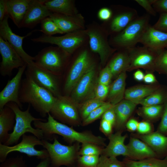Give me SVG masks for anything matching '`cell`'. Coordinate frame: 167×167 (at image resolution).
<instances>
[{"instance_id": "cell-1", "label": "cell", "mask_w": 167, "mask_h": 167, "mask_svg": "<svg viewBox=\"0 0 167 167\" xmlns=\"http://www.w3.org/2000/svg\"><path fill=\"white\" fill-rule=\"evenodd\" d=\"M33 124L35 128L42 130L44 139L48 141L53 140V135L57 134L62 136L63 140L70 145L78 142L81 143H92L103 147L107 146L105 138L95 135L90 131H77L72 126H69L57 121L49 113L48 114L46 121H35Z\"/></svg>"}, {"instance_id": "cell-2", "label": "cell", "mask_w": 167, "mask_h": 167, "mask_svg": "<svg viewBox=\"0 0 167 167\" xmlns=\"http://www.w3.org/2000/svg\"><path fill=\"white\" fill-rule=\"evenodd\" d=\"M19 98L22 104L28 103L43 118L48 115L57 99L50 92L27 77L22 80Z\"/></svg>"}, {"instance_id": "cell-3", "label": "cell", "mask_w": 167, "mask_h": 167, "mask_svg": "<svg viewBox=\"0 0 167 167\" xmlns=\"http://www.w3.org/2000/svg\"><path fill=\"white\" fill-rule=\"evenodd\" d=\"M6 105L11 108L15 112V123L12 132L9 134L8 140L4 144L11 146L18 143L21 137L28 132L31 133L41 140L44 139L42 130L34 128L31 123L36 120L45 122L47 120L33 116L30 112V105L25 111H22L19 105L14 102H9Z\"/></svg>"}, {"instance_id": "cell-4", "label": "cell", "mask_w": 167, "mask_h": 167, "mask_svg": "<svg viewBox=\"0 0 167 167\" xmlns=\"http://www.w3.org/2000/svg\"><path fill=\"white\" fill-rule=\"evenodd\" d=\"M42 146L48 152L50 160V167H60L64 165L67 167H75L76 162L80 156L81 147L79 142L66 145L61 144L55 136L54 142L43 139Z\"/></svg>"}, {"instance_id": "cell-5", "label": "cell", "mask_w": 167, "mask_h": 167, "mask_svg": "<svg viewBox=\"0 0 167 167\" xmlns=\"http://www.w3.org/2000/svg\"><path fill=\"white\" fill-rule=\"evenodd\" d=\"M150 15L148 14L139 16L112 39V43L117 49H128L136 46L150 25Z\"/></svg>"}, {"instance_id": "cell-6", "label": "cell", "mask_w": 167, "mask_h": 167, "mask_svg": "<svg viewBox=\"0 0 167 167\" xmlns=\"http://www.w3.org/2000/svg\"><path fill=\"white\" fill-rule=\"evenodd\" d=\"M70 55L58 46H50L39 52L34 62L39 67L59 75L65 69Z\"/></svg>"}, {"instance_id": "cell-7", "label": "cell", "mask_w": 167, "mask_h": 167, "mask_svg": "<svg viewBox=\"0 0 167 167\" xmlns=\"http://www.w3.org/2000/svg\"><path fill=\"white\" fill-rule=\"evenodd\" d=\"M22 140L14 146H7L0 143V162L5 161L10 153L18 152L26 154L28 156L36 157L41 160L49 157V154L46 149L37 150L35 147L36 145L42 146V142L35 136L25 134Z\"/></svg>"}, {"instance_id": "cell-8", "label": "cell", "mask_w": 167, "mask_h": 167, "mask_svg": "<svg viewBox=\"0 0 167 167\" xmlns=\"http://www.w3.org/2000/svg\"><path fill=\"white\" fill-rule=\"evenodd\" d=\"M49 113L54 119L62 123L72 126L82 125L78 104L70 96L62 95L57 97Z\"/></svg>"}, {"instance_id": "cell-9", "label": "cell", "mask_w": 167, "mask_h": 167, "mask_svg": "<svg viewBox=\"0 0 167 167\" xmlns=\"http://www.w3.org/2000/svg\"><path fill=\"white\" fill-rule=\"evenodd\" d=\"M94 64L88 51H82L67 71L63 85V95L70 96L78 81Z\"/></svg>"}, {"instance_id": "cell-10", "label": "cell", "mask_w": 167, "mask_h": 167, "mask_svg": "<svg viewBox=\"0 0 167 167\" xmlns=\"http://www.w3.org/2000/svg\"><path fill=\"white\" fill-rule=\"evenodd\" d=\"M87 36L86 30L84 29L66 33L61 36L44 34L31 40L35 42L56 45L71 55L83 44Z\"/></svg>"}, {"instance_id": "cell-11", "label": "cell", "mask_w": 167, "mask_h": 167, "mask_svg": "<svg viewBox=\"0 0 167 167\" xmlns=\"http://www.w3.org/2000/svg\"><path fill=\"white\" fill-rule=\"evenodd\" d=\"M26 77L31 79L40 87L51 92L56 97L62 94L57 75L37 66L33 62L28 64L25 71Z\"/></svg>"}, {"instance_id": "cell-12", "label": "cell", "mask_w": 167, "mask_h": 167, "mask_svg": "<svg viewBox=\"0 0 167 167\" xmlns=\"http://www.w3.org/2000/svg\"><path fill=\"white\" fill-rule=\"evenodd\" d=\"M86 31L91 50L99 54L101 64L105 65L110 56L117 50L109 43L108 32L105 29L98 27H90Z\"/></svg>"}, {"instance_id": "cell-13", "label": "cell", "mask_w": 167, "mask_h": 167, "mask_svg": "<svg viewBox=\"0 0 167 167\" xmlns=\"http://www.w3.org/2000/svg\"><path fill=\"white\" fill-rule=\"evenodd\" d=\"M97 79L96 66L94 64L76 84L70 95L71 98L77 104L94 98Z\"/></svg>"}, {"instance_id": "cell-14", "label": "cell", "mask_w": 167, "mask_h": 167, "mask_svg": "<svg viewBox=\"0 0 167 167\" xmlns=\"http://www.w3.org/2000/svg\"><path fill=\"white\" fill-rule=\"evenodd\" d=\"M130 58V65L127 71L143 68L148 72L154 71V65L158 52L145 46H135L128 49Z\"/></svg>"}, {"instance_id": "cell-15", "label": "cell", "mask_w": 167, "mask_h": 167, "mask_svg": "<svg viewBox=\"0 0 167 167\" xmlns=\"http://www.w3.org/2000/svg\"><path fill=\"white\" fill-rule=\"evenodd\" d=\"M0 53L2 59L0 73L3 76H10L14 69L27 64L9 43L0 36Z\"/></svg>"}, {"instance_id": "cell-16", "label": "cell", "mask_w": 167, "mask_h": 167, "mask_svg": "<svg viewBox=\"0 0 167 167\" xmlns=\"http://www.w3.org/2000/svg\"><path fill=\"white\" fill-rule=\"evenodd\" d=\"M9 18L6 15L3 20L0 21V36L9 43L27 65L29 64L34 62V57L29 55L24 50L22 46L23 40L37 30L32 31L24 36L17 35L13 32L9 26Z\"/></svg>"}, {"instance_id": "cell-17", "label": "cell", "mask_w": 167, "mask_h": 167, "mask_svg": "<svg viewBox=\"0 0 167 167\" xmlns=\"http://www.w3.org/2000/svg\"><path fill=\"white\" fill-rule=\"evenodd\" d=\"M27 64L18 69L15 76L8 81L7 84L0 92V109L8 103H15L22 109L23 104L20 101L19 93L23 75L26 68Z\"/></svg>"}, {"instance_id": "cell-18", "label": "cell", "mask_w": 167, "mask_h": 167, "mask_svg": "<svg viewBox=\"0 0 167 167\" xmlns=\"http://www.w3.org/2000/svg\"><path fill=\"white\" fill-rule=\"evenodd\" d=\"M44 0H31L19 28H32L52 13L45 6Z\"/></svg>"}, {"instance_id": "cell-19", "label": "cell", "mask_w": 167, "mask_h": 167, "mask_svg": "<svg viewBox=\"0 0 167 167\" xmlns=\"http://www.w3.org/2000/svg\"><path fill=\"white\" fill-rule=\"evenodd\" d=\"M139 16L137 11L128 6H122L118 12L113 15L109 22L106 30L109 34H117L122 30Z\"/></svg>"}, {"instance_id": "cell-20", "label": "cell", "mask_w": 167, "mask_h": 167, "mask_svg": "<svg viewBox=\"0 0 167 167\" xmlns=\"http://www.w3.org/2000/svg\"><path fill=\"white\" fill-rule=\"evenodd\" d=\"M49 17L64 33L84 30V18L80 14L67 15L52 13Z\"/></svg>"}, {"instance_id": "cell-21", "label": "cell", "mask_w": 167, "mask_h": 167, "mask_svg": "<svg viewBox=\"0 0 167 167\" xmlns=\"http://www.w3.org/2000/svg\"><path fill=\"white\" fill-rule=\"evenodd\" d=\"M139 43L160 52L167 48V33L157 30L150 24Z\"/></svg>"}, {"instance_id": "cell-22", "label": "cell", "mask_w": 167, "mask_h": 167, "mask_svg": "<svg viewBox=\"0 0 167 167\" xmlns=\"http://www.w3.org/2000/svg\"><path fill=\"white\" fill-rule=\"evenodd\" d=\"M131 136L144 142L154 152L158 158L167 156V136L158 131L142 135L132 133Z\"/></svg>"}, {"instance_id": "cell-23", "label": "cell", "mask_w": 167, "mask_h": 167, "mask_svg": "<svg viewBox=\"0 0 167 167\" xmlns=\"http://www.w3.org/2000/svg\"><path fill=\"white\" fill-rule=\"evenodd\" d=\"M128 155L125 157L134 161H140L147 159L158 158L154 152L143 141L131 136L129 142L126 145Z\"/></svg>"}, {"instance_id": "cell-24", "label": "cell", "mask_w": 167, "mask_h": 167, "mask_svg": "<svg viewBox=\"0 0 167 167\" xmlns=\"http://www.w3.org/2000/svg\"><path fill=\"white\" fill-rule=\"evenodd\" d=\"M123 132L122 131H116L108 137L109 143L105 148H103L101 155L115 157L120 155L126 157L127 156V148L124 142L128 135L127 134L123 135Z\"/></svg>"}, {"instance_id": "cell-25", "label": "cell", "mask_w": 167, "mask_h": 167, "mask_svg": "<svg viewBox=\"0 0 167 167\" xmlns=\"http://www.w3.org/2000/svg\"><path fill=\"white\" fill-rule=\"evenodd\" d=\"M137 105L131 101L123 99L114 105L116 120L114 128L116 131H124L126 125Z\"/></svg>"}, {"instance_id": "cell-26", "label": "cell", "mask_w": 167, "mask_h": 167, "mask_svg": "<svg viewBox=\"0 0 167 167\" xmlns=\"http://www.w3.org/2000/svg\"><path fill=\"white\" fill-rule=\"evenodd\" d=\"M31 0H7L6 14L19 28Z\"/></svg>"}, {"instance_id": "cell-27", "label": "cell", "mask_w": 167, "mask_h": 167, "mask_svg": "<svg viewBox=\"0 0 167 167\" xmlns=\"http://www.w3.org/2000/svg\"><path fill=\"white\" fill-rule=\"evenodd\" d=\"M15 123V115L13 110L6 105L0 109V143L4 144L8 140L9 132L13 131Z\"/></svg>"}, {"instance_id": "cell-28", "label": "cell", "mask_w": 167, "mask_h": 167, "mask_svg": "<svg viewBox=\"0 0 167 167\" xmlns=\"http://www.w3.org/2000/svg\"><path fill=\"white\" fill-rule=\"evenodd\" d=\"M126 71H125L122 72L110 85L107 98L108 102L113 105L119 103L124 97L126 90Z\"/></svg>"}, {"instance_id": "cell-29", "label": "cell", "mask_w": 167, "mask_h": 167, "mask_svg": "<svg viewBox=\"0 0 167 167\" xmlns=\"http://www.w3.org/2000/svg\"><path fill=\"white\" fill-rule=\"evenodd\" d=\"M108 64L113 75L116 78L122 72L126 71L130 64V58L128 49H119Z\"/></svg>"}, {"instance_id": "cell-30", "label": "cell", "mask_w": 167, "mask_h": 167, "mask_svg": "<svg viewBox=\"0 0 167 167\" xmlns=\"http://www.w3.org/2000/svg\"><path fill=\"white\" fill-rule=\"evenodd\" d=\"M44 4L50 11L67 15H73L78 14L72 0H45Z\"/></svg>"}, {"instance_id": "cell-31", "label": "cell", "mask_w": 167, "mask_h": 167, "mask_svg": "<svg viewBox=\"0 0 167 167\" xmlns=\"http://www.w3.org/2000/svg\"><path fill=\"white\" fill-rule=\"evenodd\" d=\"M160 86L156 83L134 86L126 90L124 98L135 103L148 96Z\"/></svg>"}, {"instance_id": "cell-32", "label": "cell", "mask_w": 167, "mask_h": 167, "mask_svg": "<svg viewBox=\"0 0 167 167\" xmlns=\"http://www.w3.org/2000/svg\"><path fill=\"white\" fill-rule=\"evenodd\" d=\"M122 161L125 167H167V156L163 159L152 158L140 161L125 157Z\"/></svg>"}, {"instance_id": "cell-33", "label": "cell", "mask_w": 167, "mask_h": 167, "mask_svg": "<svg viewBox=\"0 0 167 167\" xmlns=\"http://www.w3.org/2000/svg\"><path fill=\"white\" fill-rule=\"evenodd\" d=\"M167 100V92L160 86L148 96L135 102L137 105L148 106L164 104Z\"/></svg>"}, {"instance_id": "cell-34", "label": "cell", "mask_w": 167, "mask_h": 167, "mask_svg": "<svg viewBox=\"0 0 167 167\" xmlns=\"http://www.w3.org/2000/svg\"><path fill=\"white\" fill-rule=\"evenodd\" d=\"M163 105L142 106L137 110L138 114L145 120L153 122L162 116Z\"/></svg>"}, {"instance_id": "cell-35", "label": "cell", "mask_w": 167, "mask_h": 167, "mask_svg": "<svg viewBox=\"0 0 167 167\" xmlns=\"http://www.w3.org/2000/svg\"><path fill=\"white\" fill-rule=\"evenodd\" d=\"M105 102L93 98L78 104V110L81 119L82 121L84 120L92 111Z\"/></svg>"}, {"instance_id": "cell-36", "label": "cell", "mask_w": 167, "mask_h": 167, "mask_svg": "<svg viewBox=\"0 0 167 167\" xmlns=\"http://www.w3.org/2000/svg\"><path fill=\"white\" fill-rule=\"evenodd\" d=\"M113 106L109 102H106L92 111L85 119L83 120L81 125L86 126L102 117L105 111Z\"/></svg>"}, {"instance_id": "cell-37", "label": "cell", "mask_w": 167, "mask_h": 167, "mask_svg": "<svg viewBox=\"0 0 167 167\" xmlns=\"http://www.w3.org/2000/svg\"><path fill=\"white\" fill-rule=\"evenodd\" d=\"M41 29L39 30L47 36L63 34L57 24L49 17L44 19L41 22Z\"/></svg>"}, {"instance_id": "cell-38", "label": "cell", "mask_w": 167, "mask_h": 167, "mask_svg": "<svg viewBox=\"0 0 167 167\" xmlns=\"http://www.w3.org/2000/svg\"><path fill=\"white\" fill-rule=\"evenodd\" d=\"M104 147L92 143H82L79 154L80 156L93 155L100 156Z\"/></svg>"}, {"instance_id": "cell-39", "label": "cell", "mask_w": 167, "mask_h": 167, "mask_svg": "<svg viewBox=\"0 0 167 167\" xmlns=\"http://www.w3.org/2000/svg\"><path fill=\"white\" fill-rule=\"evenodd\" d=\"M100 156L88 155L79 156L75 167H96L99 161Z\"/></svg>"}, {"instance_id": "cell-40", "label": "cell", "mask_w": 167, "mask_h": 167, "mask_svg": "<svg viewBox=\"0 0 167 167\" xmlns=\"http://www.w3.org/2000/svg\"><path fill=\"white\" fill-rule=\"evenodd\" d=\"M154 70L161 74H167V50L165 49L158 53L155 62Z\"/></svg>"}, {"instance_id": "cell-41", "label": "cell", "mask_w": 167, "mask_h": 167, "mask_svg": "<svg viewBox=\"0 0 167 167\" xmlns=\"http://www.w3.org/2000/svg\"><path fill=\"white\" fill-rule=\"evenodd\" d=\"M96 167H125L122 161L115 157H108L103 155L100 156L99 161Z\"/></svg>"}, {"instance_id": "cell-42", "label": "cell", "mask_w": 167, "mask_h": 167, "mask_svg": "<svg viewBox=\"0 0 167 167\" xmlns=\"http://www.w3.org/2000/svg\"><path fill=\"white\" fill-rule=\"evenodd\" d=\"M1 163L0 167H28L22 156L10 157Z\"/></svg>"}, {"instance_id": "cell-43", "label": "cell", "mask_w": 167, "mask_h": 167, "mask_svg": "<svg viewBox=\"0 0 167 167\" xmlns=\"http://www.w3.org/2000/svg\"><path fill=\"white\" fill-rule=\"evenodd\" d=\"M113 78L112 72L108 65L101 71L97 81L98 83L109 86Z\"/></svg>"}, {"instance_id": "cell-44", "label": "cell", "mask_w": 167, "mask_h": 167, "mask_svg": "<svg viewBox=\"0 0 167 167\" xmlns=\"http://www.w3.org/2000/svg\"><path fill=\"white\" fill-rule=\"evenodd\" d=\"M109 86L97 82L95 89L94 98L99 101H104L105 100L107 97Z\"/></svg>"}, {"instance_id": "cell-45", "label": "cell", "mask_w": 167, "mask_h": 167, "mask_svg": "<svg viewBox=\"0 0 167 167\" xmlns=\"http://www.w3.org/2000/svg\"><path fill=\"white\" fill-rule=\"evenodd\" d=\"M163 106L161 119L157 131L165 135H167V100L163 104Z\"/></svg>"}, {"instance_id": "cell-46", "label": "cell", "mask_w": 167, "mask_h": 167, "mask_svg": "<svg viewBox=\"0 0 167 167\" xmlns=\"http://www.w3.org/2000/svg\"><path fill=\"white\" fill-rule=\"evenodd\" d=\"M153 131V126L151 122L144 120L139 122L136 131L139 134L145 135L152 133Z\"/></svg>"}, {"instance_id": "cell-47", "label": "cell", "mask_w": 167, "mask_h": 167, "mask_svg": "<svg viewBox=\"0 0 167 167\" xmlns=\"http://www.w3.org/2000/svg\"><path fill=\"white\" fill-rule=\"evenodd\" d=\"M155 0H135V1L146 11L148 14L153 16H156V12L154 9L152 4Z\"/></svg>"}, {"instance_id": "cell-48", "label": "cell", "mask_w": 167, "mask_h": 167, "mask_svg": "<svg viewBox=\"0 0 167 167\" xmlns=\"http://www.w3.org/2000/svg\"><path fill=\"white\" fill-rule=\"evenodd\" d=\"M152 26L157 30L167 33V13L160 14L158 19Z\"/></svg>"}, {"instance_id": "cell-49", "label": "cell", "mask_w": 167, "mask_h": 167, "mask_svg": "<svg viewBox=\"0 0 167 167\" xmlns=\"http://www.w3.org/2000/svg\"><path fill=\"white\" fill-rule=\"evenodd\" d=\"M113 127L112 125L103 119L101 121L99 127L100 131L108 137L113 133Z\"/></svg>"}, {"instance_id": "cell-50", "label": "cell", "mask_w": 167, "mask_h": 167, "mask_svg": "<svg viewBox=\"0 0 167 167\" xmlns=\"http://www.w3.org/2000/svg\"><path fill=\"white\" fill-rule=\"evenodd\" d=\"M152 6L156 13H167V0H155Z\"/></svg>"}, {"instance_id": "cell-51", "label": "cell", "mask_w": 167, "mask_h": 167, "mask_svg": "<svg viewBox=\"0 0 167 167\" xmlns=\"http://www.w3.org/2000/svg\"><path fill=\"white\" fill-rule=\"evenodd\" d=\"M113 15L112 11L110 9L107 7L101 8L98 11L97 16L100 20L108 21L111 18Z\"/></svg>"}, {"instance_id": "cell-52", "label": "cell", "mask_w": 167, "mask_h": 167, "mask_svg": "<svg viewBox=\"0 0 167 167\" xmlns=\"http://www.w3.org/2000/svg\"><path fill=\"white\" fill-rule=\"evenodd\" d=\"M101 119L111 123L114 127L116 120L114 105L105 111L102 115Z\"/></svg>"}, {"instance_id": "cell-53", "label": "cell", "mask_w": 167, "mask_h": 167, "mask_svg": "<svg viewBox=\"0 0 167 167\" xmlns=\"http://www.w3.org/2000/svg\"><path fill=\"white\" fill-rule=\"evenodd\" d=\"M139 122L135 119H130L126 123V129L128 131L132 133L136 131Z\"/></svg>"}, {"instance_id": "cell-54", "label": "cell", "mask_w": 167, "mask_h": 167, "mask_svg": "<svg viewBox=\"0 0 167 167\" xmlns=\"http://www.w3.org/2000/svg\"><path fill=\"white\" fill-rule=\"evenodd\" d=\"M7 0H0V21H2L6 14Z\"/></svg>"}, {"instance_id": "cell-55", "label": "cell", "mask_w": 167, "mask_h": 167, "mask_svg": "<svg viewBox=\"0 0 167 167\" xmlns=\"http://www.w3.org/2000/svg\"><path fill=\"white\" fill-rule=\"evenodd\" d=\"M143 81L145 83L149 84H155L157 81L154 75L150 72H148L144 75Z\"/></svg>"}, {"instance_id": "cell-56", "label": "cell", "mask_w": 167, "mask_h": 167, "mask_svg": "<svg viewBox=\"0 0 167 167\" xmlns=\"http://www.w3.org/2000/svg\"><path fill=\"white\" fill-rule=\"evenodd\" d=\"M144 75L140 70L138 69L134 74V77L135 80L138 81H142L143 80Z\"/></svg>"}, {"instance_id": "cell-57", "label": "cell", "mask_w": 167, "mask_h": 167, "mask_svg": "<svg viewBox=\"0 0 167 167\" xmlns=\"http://www.w3.org/2000/svg\"><path fill=\"white\" fill-rule=\"evenodd\" d=\"M50 158L41 160V161L35 167H50Z\"/></svg>"}, {"instance_id": "cell-58", "label": "cell", "mask_w": 167, "mask_h": 167, "mask_svg": "<svg viewBox=\"0 0 167 167\" xmlns=\"http://www.w3.org/2000/svg\"><path fill=\"white\" fill-rule=\"evenodd\" d=\"M166 74L167 75V73Z\"/></svg>"}]
</instances>
